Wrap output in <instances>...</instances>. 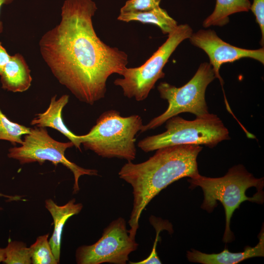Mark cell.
<instances>
[{"label": "cell", "instance_id": "9", "mask_svg": "<svg viewBox=\"0 0 264 264\" xmlns=\"http://www.w3.org/2000/svg\"><path fill=\"white\" fill-rule=\"evenodd\" d=\"M138 246L135 239L129 235L125 220L119 217L104 229L96 242L77 249L76 261L78 264H126L129 255Z\"/></svg>", "mask_w": 264, "mask_h": 264}, {"label": "cell", "instance_id": "19", "mask_svg": "<svg viewBox=\"0 0 264 264\" xmlns=\"http://www.w3.org/2000/svg\"><path fill=\"white\" fill-rule=\"evenodd\" d=\"M4 249L5 258L3 262L4 264H32L30 249L25 243L9 239L8 244Z\"/></svg>", "mask_w": 264, "mask_h": 264}, {"label": "cell", "instance_id": "10", "mask_svg": "<svg viewBox=\"0 0 264 264\" xmlns=\"http://www.w3.org/2000/svg\"><path fill=\"white\" fill-rule=\"evenodd\" d=\"M189 39L192 44L202 49L208 55L216 78L219 79L222 86L223 81L219 71L223 64L243 58H252L264 64V47L246 49L233 46L222 40L213 30L200 29L193 33Z\"/></svg>", "mask_w": 264, "mask_h": 264}, {"label": "cell", "instance_id": "11", "mask_svg": "<svg viewBox=\"0 0 264 264\" xmlns=\"http://www.w3.org/2000/svg\"><path fill=\"white\" fill-rule=\"evenodd\" d=\"M258 238L259 242L255 246H246L243 252L233 253L225 248L219 253L206 254L192 249L187 252V258L189 262L202 264H236L249 258L264 257V227Z\"/></svg>", "mask_w": 264, "mask_h": 264}, {"label": "cell", "instance_id": "13", "mask_svg": "<svg viewBox=\"0 0 264 264\" xmlns=\"http://www.w3.org/2000/svg\"><path fill=\"white\" fill-rule=\"evenodd\" d=\"M75 202V199L73 198L65 205L59 206L50 198L45 200V207L51 214L53 221V232L49 242L59 263L64 226L70 217L79 214L83 208L82 203H76Z\"/></svg>", "mask_w": 264, "mask_h": 264}, {"label": "cell", "instance_id": "17", "mask_svg": "<svg viewBox=\"0 0 264 264\" xmlns=\"http://www.w3.org/2000/svg\"><path fill=\"white\" fill-rule=\"evenodd\" d=\"M30 131V128L10 121L0 109V140L8 141L14 145L22 144V136Z\"/></svg>", "mask_w": 264, "mask_h": 264}, {"label": "cell", "instance_id": "16", "mask_svg": "<svg viewBox=\"0 0 264 264\" xmlns=\"http://www.w3.org/2000/svg\"><path fill=\"white\" fill-rule=\"evenodd\" d=\"M249 0H216L213 13L203 22V27L225 25L229 22V16L233 14L249 11Z\"/></svg>", "mask_w": 264, "mask_h": 264}, {"label": "cell", "instance_id": "1", "mask_svg": "<svg viewBox=\"0 0 264 264\" xmlns=\"http://www.w3.org/2000/svg\"><path fill=\"white\" fill-rule=\"evenodd\" d=\"M97 9L92 0H66L60 23L39 43L42 56L59 83L90 105L105 97L109 77L121 75L128 63L125 52L97 36L92 23Z\"/></svg>", "mask_w": 264, "mask_h": 264}, {"label": "cell", "instance_id": "8", "mask_svg": "<svg viewBox=\"0 0 264 264\" xmlns=\"http://www.w3.org/2000/svg\"><path fill=\"white\" fill-rule=\"evenodd\" d=\"M73 146L72 142L56 141L48 134L45 128L36 127L31 128L30 132L24 135L21 146L9 149L8 156L18 160L21 164L38 162L42 165L45 161H50L55 166L62 164L73 173V193H76L80 189L78 181L80 176H98V172L95 169L80 167L66 158V150Z\"/></svg>", "mask_w": 264, "mask_h": 264}, {"label": "cell", "instance_id": "3", "mask_svg": "<svg viewBox=\"0 0 264 264\" xmlns=\"http://www.w3.org/2000/svg\"><path fill=\"white\" fill-rule=\"evenodd\" d=\"M190 189L200 187L204 199L201 208L209 213L217 206V201L223 206L225 213V228L222 241L229 243L234 240L230 229L233 214L241 204L249 201L258 204L264 202V178H257L248 172L242 164L230 168L226 174L220 177H209L199 174L190 178Z\"/></svg>", "mask_w": 264, "mask_h": 264}, {"label": "cell", "instance_id": "14", "mask_svg": "<svg viewBox=\"0 0 264 264\" xmlns=\"http://www.w3.org/2000/svg\"><path fill=\"white\" fill-rule=\"evenodd\" d=\"M0 76L2 88L14 92L26 91L32 81L30 70L19 53L11 56Z\"/></svg>", "mask_w": 264, "mask_h": 264}, {"label": "cell", "instance_id": "25", "mask_svg": "<svg viewBox=\"0 0 264 264\" xmlns=\"http://www.w3.org/2000/svg\"><path fill=\"white\" fill-rule=\"evenodd\" d=\"M13 0H0V10L1 6L3 4H9L11 3ZM2 29V23L0 22V33L1 32Z\"/></svg>", "mask_w": 264, "mask_h": 264}, {"label": "cell", "instance_id": "4", "mask_svg": "<svg viewBox=\"0 0 264 264\" xmlns=\"http://www.w3.org/2000/svg\"><path fill=\"white\" fill-rule=\"evenodd\" d=\"M143 125L139 115L123 117L109 110L101 114L88 133L80 135L81 145L102 157L132 161L136 155L135 137Z\"/></svg>", "mask_w": 264, "mask_h": 264}, {"label": "cell", "instance_id": "26", "mask_svg": "<svg viewBox=\"0 0 264 264\" xmlns=\"http://www.w3.org/2000/svg\"><path fill=\"white\" fill-rule=\"evenodd\" d=\"M5 258V249L0 247V263L3 262Z\"/></svg>", "mask_w": 264, "mask_h": 264}, {"label": "cell", "instance_id": "12", "mask_svg": "<svg viewBox=\"0 0 264 264\" xmlns=\"http://www.w3.org/2000/svg\"><path fill=\"white\" fill-rule=\"evenodd\" d=\"M56 96L55 95L52 97L46 110L36 114L30 124L38 127H49L57 130L72 142L74 146L81 151L80 135H76L70 131L66 126L62 118V111L68 102L69 96L64 94L58 99H56Z\"/></svg>", "mask_w": 264, "mask_h": 264}, {"label": "cell", "instance_id": "23", "mask_svg": "<svg viewBox=\"0 0 264 264\" xmlns=\"http://www.w3.org/2000/svg\"><path fill=\"white\" fill-rule=\"evenodd\" d=\"M10 57L11 56L8 54L0 42V75L5 66L10 60Z\"/></svg>", "mask_w": 264, "mask_h": 264}, {"label": "cell", "instance_id": "2", "mask_svg": "<svg viewBox=\"0 0 264 264\" xmlns=\"http://www.w3.org/2000/svg\"><path fill=\"white\" fill-rule=\"evenodd\" d=\"M202 149L196 145L163 147L143 162L128 161L122 167L119 177L132 188L133 206L128 222L131 237L135 239L141 213L155 196L173 182L199 174L197 160Z\"/></svg>", "mask_w": 264, "mask_h": 264}, {"label": "cell", "instance_id": "15", "mask_svg": "<svg viewBox=\"0 0 264 264\" xmlns=\"http://www.w3.org/2000/svg\"><path fill=\"white\" fill-rule=\"evenodd\" d=\"M117 20L125 22L136 21L154 24L158 26L164 34H170L178 25L177 22L160 6L148 11L120 13Z\"/></svg>", "mask_w": 264, "mask_h": 264}, {"label": "cell", "instance_id": "21", "mask_svg": "<svg viewBox=\"0 0 264 264\" xmlns=\"http://www.w3.org/2000/svg\"><path fill=\"white\" fill-rule=\"evenodd\" d=\"M250 9L256 17V22L259 24L262 33L261 44H264V0H253Z\"/></svg>", "mask_w": 264, "mask_h": 264}, {"label": "cell", "instance_id": "6", "mask_svg": "<svg viewBox=\"0 0 264 264\" xmlns=\"http://www.w3.org/2000/svg\"><path fill=\"white\" fill-rule=\"evenodd\" d=\"M216 76L210 63L200 65L193 78L185 85L177 88L166 82H161L157 86L160 97L166 100L168 107L160 115L143 125L141 132L154 129L169 118L183 112H190L197 117L208 113L205 99L206 89Z\"/></svg>", "mask_w": 264, "mask_h": 264}, {"label": "cell", "instance_id": "22", "mask_svg": "<svg viewBox=\"0 0 264 264\" xmlns=\"http://www.w3.org/2000/svg\"><path fill=\"white\" fill-rule=\"evenodd\" d=\"M160 230H158L156 234V236L154 243L152 249V251L148 257L146 259L136 263H130L132 264H161V262L158 256L157 255L156 251V246L157 242L158 241V234Z\"/></svg>", "mask_w": 264, "mask_h": 264}, {"label": "cell", "instance_id": "5", "mask_svg": "<svg viewBox=\"0 0 264 264\" xmlns=\"http://www.w3.org/2000/svg\"><path fill=\"white\" fill-rule=\"evenodd\" d=\"M166 131L139 141L138 147L146 153L178 145H204L213 148L230 139L228 129L216 115L208 113L187 120L177 115L166 122Z\"/></svg>", "mask_w": 264, "mask_h": 264}, {"label": "cell", "instance_id": "24", "mask_svg": "<svg viewBox=\"0 0 264 264\" xmlns=\"http://www.w3.org/2000/svg\"><path fill=\"white\" fill-rule=\"evenodd\" d=\"M0 197H4L6 198L9 199V201L11 200H21L22 197L19 196H8L6 195L3 194H1L0 193ZM2 209V208L0 207V211Z\"/></svg>", "mask_w": 264, "mask_h": 264}, {"label": "cell", "instance_id": "18", "mask_svg": "<svg viewBox=\"0 0 264 264\" xmlns=\"http://www.w3.org/2000/svg\"><path fill=\"white\" fill-rule=\"evenodd\" d=\"M49 234L39 236L30 247L32 264H57L50 245Z\"/></svg>", "mask_w": 264, "mask_h": 264}, {"label": "cell", "instance_id": "20", "mask_svg": "<svg viewBox=\"0 0 264 264\" xmlns=\"http://www.w3.org/2000/svg\"><path fill=\"white\" fill-rule=\"evenodd\" d=\"M161 0H128L120 9V13L145 12L159 6Z\"/></svg>", "mask_w": 264, "mask_h": 264}, {"label": "cell", "instance_id": "7", "mask_svg": "<svg viewBox=\"0 0 264 264\" xmlns=\"http://www.w3.org/2000/svg\"><path fill=\"white\" fill-rule=\"evenodd\" d=\"M193 34L191 27L187 24L177 25L168 34L166 41L142 65L136 67H126L114 84L120 87L123 94L128 98H134L137 101L144 100L155 84L159 79L164 78L162 70L169 58L178 45L184 40L189 39Z\"/></svg>", "mask_w": 264, "mask_h": 264}]
</instances>
